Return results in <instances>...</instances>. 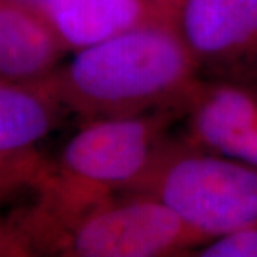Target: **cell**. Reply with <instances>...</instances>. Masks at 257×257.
I'll use <instances>...</instances> for the list:
<instances>
[{"label": "cell", "instance_id": "6da1fadb", "mask_svg": "<svg viewBox=\"0 0 257 257\" xmlns=\"http://www.w3.org/2000/svg\"><path fill=\"white\" fill-rule=\"evenodd\" d=\"M199 64L173 19L163 18L77 50L47 83L60 106L89 121L189 103L202 84Z\"/></svg>", "mask_w": 257, "mask_h": 257}, {"label": "cell", "instance_id": "7a4b0ae2", "mask_svg": "<svg viewBox=\"0 0 257 257\" xmlns=\"http://www.w3.org/2000/svg\"><path fill=\"white\" fill-rule=\"evenodd\" d=\"M166 114L159 110L89 120L36 189L39 210L63 223L107 196L128 192L165 145Z\"/></svg>", "mask_w": 257, "mask_h": 257}, {"label": "cell", "instance_id": "3957f363", "mask_svg": "<svg viewBox=\"0 0 257 257\" xmlns=\"http://www.w3.org/2000/svg\"><path fill=\"white\" fill-rule=\"evenodd\" d=\"M128 192L163 203L203 243L257 221V167L194 145H163Z\"/></svg>", "mask_w": 257, "mask_h": 257}, {"label": "cell", "instance_id": "277c9868", "mask_svg": "<svg viewBox=\"0 0 257 257\" xmlns=\"http://www.w3.org/2000/svg\"><path fill=\"white\" fill-rule=\"evenodd\" d=\"M130 193L107 196L74 216L49 239L45 250L72 257H163L203 244L163 203Z\"/></svg>", "mask_w": 257, "mask_h": 257}, {"label": "cell", "instance_id": "5b68a950", "mask_svg": "<svg viewBox=\"0 0 257 257\" xmlns=\"http://www.w3.org/2000/svg\"><path fill=\"white\" fill-rule=\"evenodd\" d=\"M173 22L199 63L257 59V0H177Z\"/></svg>", "mask_w": 257, "mask_h": 257}, {"label": "cell", "instance_id": "8992f818", "mask_svg": "<svg viewBox=\"0 0 257 257\" xmlns=\"http://www.w3.org/2000/svg\"><path fill=\"white\" fill-rule=\"evenodd\" d=\"M63 46L74 52L172 13L155 0H47L40 10Z\"/></svg>", "mask_w": 257, "mask_h": 257}, {"label": "cell", "instance_id": "52a82bcc", "mask_svg": "<svg viewBox=\"0 0 257 257\" xmlns=\"http://www.w3.org/2000/svg\"><path fill=\"white\" fill-rule=\"evenodd\" d=\"M64 50L42 12L13 0L0 32V82H45L56 72Z\"/></svg>", "mask_w": 257, "mask_h": 257}, {"label": "cell", "instance_id": "ba28073f", "mask_svg": "<svg viewBox=\"0 0 257 257\" xmlns=\"http://www.w3.org/2000/svg\"><path fill=\"white\" fill-rule=\"evenodd\" d=\"M192 145L226 156L257 124V94L234 84H200L189 101Z\"/></svg>", "mask_w": 257, "mask_h": 257}, {"label": "cell", "instance_id": "9c48e42d", "mask_svg": "<svg viewBox=\"0 0 257 257\" xmlns=\"http://www.w3.org/2000/svg\"><path fill=\"white\" fill-rule=\"evenodd\" d=\"M59 107L47 80L37 84L0 82V156L35 152L55 127Z\"/></svg>", "mask_w": 257, "mask_h": 257}, {"label": "cell", "instance_id": "30bf717a", "mask_svg": "<svg viewBox=\"0 0 257 257\" xmlns=\"http://www.w3.org/2000/svg\"><path fill=\"white\" fill-rule=\"evenodd\" d=\"M50 166L36 150L16 156H0V199L23 189L36 190Z\"/></svg>", "mask_w": 257, "mask_h": 257}, {"label": "cell", "instance_id": "8fae6325", "mask_svg": "<svg viewBox=\"0 0 257 257\" xmlns=\"http://www.w3.org/2000/svg\"><path fill=\"white\" fill-rule=\"evenodd\" d=\"M194 251L202 257H257V221L209 240Z\"/></svg>", "mask_w": 257, "mask_h": 257}, {"label": "cell", "instance_id": "7c38bea8", "mask_svg": "<svg viewBox=\"0 0 257 257\" xmlns=\"http://www.w3.org/2000/svg\"><path fill=\"white\" fill-rule=\"evenodd\" d=\"M35 251V246L20 221H0V256H32Z\"/></svg>", "mask_w": 257, "mask_h": 257}, {"label": "cell", "instance_id": "4fadbf2b", "mask_svg": "<svg viewBox=\"0 0 257 257\" xmlns=\"http://www.w3.org/2000/svg\"><path fill=\"white\" fill-rule=\"evenodd\" d=\"M13 0H0V32L3 29V25L6 22V18L9 15V10L12 8Z\"/></svg>", "mask_w": 257, "mask_h": 257}, {"label": "cell", "instance_id": "5bb4252c", "mask_svg": "<svg viewBox=\"0 0 257 257\" xmlns=\"http://www.w3.org/2000/svg\"><path fill=\"white\" fill-rule=\"evenodd\" d=\"M155 2H156L157 5H160L163 9H166L167 12H170L172 16H173V12H175V6L177 0H155Z\"/></svg>", "mask_w": 257, "mask_h": 257}, {"label": "cell", "instance_id": "9a60e30c", "mask_svg": "<svg viewBox=\"0 0 257 257\" xmlns=\"http://www.w3.org/2000/svg\"><path fill=\"white\" fill-rule=\"evenodd\" d=\"M22 3H25V5H28V6H30V8H33V9L36 10H40L43 9V6L46 5L47 0H20Z\"/></svg>", "mask_w": 257, "mask_h": 257}, {"label": "cell", "instance_id": "2e32d148", "mask_svg": "<svg viewBox=\"0 0 257 257\" xmlns=\"http://www.w3.org/2000/svg\"><path fill=\"white\" fill-rule=\"evenodd\" d=\"M176 3H177V2H176Z\"/></svg>", "mask_w": 257, "mask_h": 257}]
</instances>
